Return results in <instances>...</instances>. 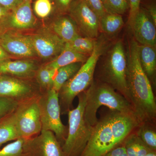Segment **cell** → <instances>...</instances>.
I'll return each mask as SVG.
<instances>
[{"mask_svg": "<svg viewBox=\"0 0 156 156\" xmlns=\"http://www.w3.org/2000/svg\"><path fill=\"white\" fill-rule=\"evenodd\" d=\"M127 57V85L130 102L139 126L154 122L155 98L151 83L140 63L138 43L132 40L128 45Z\"/></svg>", "mask_w": 156, "mask_h": 156, "instance_id": "1", "label": "cell"}, {"mask_svg": "<svg viewBox=\"0 0 156 156\" xmlns=\"http://www.w3.org/2000/svg\"><path fill=\"white\" fill-rule=\"evenodd\" d=\"M139 123L134 115L112 111L98 120L80 156H105L123 144Z\"/></svg>", "mask_w": 156, "mask_h": 156, "instance_id": "2", "label": "cell"}, {"mask_svg": "<svg viewBox=\"0 0 156 156\" xmlns=\"http://www.w3.org/2000/svg\"><path fill=\"white\" fill-rule=\"evenodd\" d=\"M85 92L84 116L87 122L93 127L98 121L96 114L98 109L101 106L107 107L112 111L134 116L131 103L126 98L105 83L93 81Z\"/></svg>", "mask_w": 156, "mask_h": 156, "instance_id": "3", "label": "cell"}, {"mask_svg": "<svg viewBox=\"0 0 156 156\" xmlns=\"http://www.w3.org/2000/svg\"><path fill=\"white\" fill-rule=\"evenodd\" d=\"M104 50L103 44L96 42L93 52L87 61L59 90L58 100L61 115L67 114L73 109V101L76 96L87 90L93 83L95 67Z\"/></svg>", "mask_w": 156, "mask_h": 156, "instance_id": "4", "label": "cell"}, {"mask_svg": "<svg viewBox=\"0 0 156 156\" xmlns=\"http://www.w3.org/2000/svg\"><path fill=\"white\" fill-rule=\"evenodd\" d=\"M77 96V106L69 110L67 114L69 125L67 135L62 146L64 156H80L91 137L94 128L87 122L84 116L86 101L85 91Z\"/></svg>", "mask_w": 156, "mask_h": 156, "instance_id": "5", "label": "cell"}, {"mask_svg": "<svg viewBox=\"0 0 156 156\" xmlns=\"http://www.w3.org/2000/svg\"><path fill=\"white\" fill-rule=\"evenodd\" d=\"M105 58L101 68L100 82L116 90L130 102L126 76L127 57L122 42L116 43Z\"/></svg>", "mask_w": 156, "mask_h": 156, "instance_id": "6", "label": "cell"}, {"mask_svg": "<svg viewBox=\"0 0 156 156\" xmlns=\"http://www.w3.org/2000/svg\"><path fill=\"white\" fill-rule=\"evenodd\" d=\"M42 130L50 131L55 134L61 147L67 135L68 127L62 122L58 92L53 88L39 95L38 99Z\"/></svg>", "mask_w": 156, "mask_h": 156, "instance_id": "7", "label": "cell"}, {"mask_svg": "<svg viewBox=\"0 0 156 156\" xmlns=\"http://www.w3.org/2000/svg\"><path fill=\"white\" fill-rule=\"evenodd\" d=\"M38 97L19 103L14 111L15 126L20 138L28 139L42 131Z\"/></svg>", "mask_w": 156, "mask_h": 156, "instance_id": "8", "label": "cell"}, {"mask_svg": "<svg viewBox=\"0 0 156 156\" xmlns=\"http://www.w3.org/2000/svg\"><path fill=\"white\" fill-rule=\"evenodd\" d=\"M31 80L0 74V97L9 98L19 103L37 97L41 92L38 84L34 85Z\"/></svg>", "mask_w": 156, "mask_h": 156, "instance_id": "9", "label": "cell"}, {"mask_svg": "<svg viewBox=\"0 0 156 156\" xmlns=\"http://www.w3.org/2000/svg\"><path fill=\"white\" fill-rule=\"evenodd\" d=\"M22 156H64L62 147L55 134L42 130L40 134L24 139Z\"/></svg>", "mask_w": 156, "mask_h": 156, "instance_id": "10", "label": "cell"}, {"mask_svg": "<svg viewBox=\"0 0 156 156\" xmlns=\"http://www.w3.org/2000/svg\"><path fill=\"white\" fill-rule=\"evenodd\" d=\"M68 14L75 23L79 30L86 37L94 39L98 34L99 20L83 0H74Z\"/></svg>", "mask_w": 156, "mask_h": 156, "instance_id": "11", "label": "cell"}, {"mask_svg": "<svg viewBox=\"0 0 156 156\" xmlns=\"http://www.w3.org/2000/svg\"><path fill=\"white\" fill-rule=\"evenodd\" d=\"M30 36L36 54L44 60H53L64 49L66 43L50 28L41 29Z\"/></svg>", "mask_w": 156, "mask_h": 156, "instance_id": "12", "label": "cell"}, {"mask_svg": "<svg viewBox=\"0 0 156 156\" xmlns=\"http://www.w3.org/2000/svg\"><path fill=\"white\" fill-rule=\"evenodd\" d=\"M0 46L9 55L30 58L36 55L30 35L7 30L0 36Z\"/></svg>", "mask_w": 156, "mask_h": 156, "instance_id": "13", "label": "cell"}, {"mask_svg": "<svg viewBox=\"0 0 156 156\" xmlns=\"http://www.w3.org/2000/svg\"><path fill=\"white\" fill-rule=\"evenodd\" d=\"M32 1L24 0L10 11L6 20V30H26L33 28L36 19L33 12Z\"/></svg>", "mask_w": 156, "mask_h": 156, "instance_id": "14", "label": "cell"}, {"mask_svg": "<svg viewBox=\"0 0 156 156\" xmlns=\"http://www.w3.org/2000/svg\"><path fill=\"white\" fill-rule=\"evenodd\" d=\"M131 30L137 43L156 48V25L145 9L140 8Z\"/></svg>", "mask_w": 156, "mask_h": 156, "instance_id": "15", "label": "cell"}, {"mask_svg": "<svg viewBox=\"0 0 156 156\" xmlns=\"http://www.w3.org/2000/svg\"><path fill=\"white\" fill-rule=\"evenodd\" d=\"M39 67L32 60L6 59L0 63V74L9 75L21 79L35 78Z\"/></svg>", "mask_w": 156, "mask_h": 156, "instance_id": "16", "label": "cell"}, {"mask_svg": "<svg viewBox=\"0 0 156 156\" xmlns=\"http://www.w3.org/2000/svg\"><path fill=\"white\" fill-rule=\"evenodd\" d=\"M50 28L65 43L71 41L80 36L75 23L66 14H58Z\"/></svg>", "mask_w": 156, "mask_h": 156, "instance_id": "17", "label": "cell"}, {"mask_svg": "<svg viewBox=\"0 0 156 156\" xmlns=\"http://www.w3.org/2000/svg\"><path fill=\"white\" fill-rule=\"evenodd\" d=\"M138 56L143 70L150 81L154 83L156 70L155 48L138 44Z\"/></svg>", "mask_w": 156, "mask_h": 156, "instance_id": "18", "label": "cell"}, {"mask_svg": "<svg viewBox=\"0 0 156 156\" xmlns=\"http://www.w3.org/2000/svg\"><path fill=\"white\" fill-rule=\"evenodd\" d=\"M88 57L87 55L78 53L71 49L65 44L64 49L59 55L45 65L50 68L57 70L59 68L76 62L84 63L87 61Z\"/></svg>", "mask_w": 156, "mask_h": 156, "instance_id": "19", "label": "cell"}, {"mask_svg": "<svg viewBox=\"0 0 156 156\" xmlns=\"http://www.w3.org/2000/svg\"><path fill=\"white\" fill-rule=\"evenodd\" d=\"M19 138L14 112L0 121V149L4 144Z\"/></svg>", "mask_w": 156, "mask_h": 156, "instance_id": "20", "label": "cell"}, {"mask_svg": "<svg viewBox=\"0 0 156 156\" xmlns=\"http://www.w3.org/2000/svg\"><path fill=\"white\" fill-rule=\"evenodd\" d=\"M83 64L76 62L58 68L53 78L52 88L58 92L63 84L77 72Z\"/></svg>", "mask_w": 156, "mask_h": 156, "instance_id": "21", "label": "cell"}, {"mask_svg": "<svg viewBox=\"0 0 156 156\" xmlns=\"http://www.w3.org/2000/svg\"><path fill=\"white\" fill-rule=\"evenodd\" d=\"M122 15L106 13L99 20V27L105 33L113 34L124 25Z\"/></svg>", "mask_w": 156, "mask_h": 156, "instance_id": "22", "label": "cell"}, {"mask_svg": "<svg viewBox=\"0 0 156 156\" xmlns=\"http://www.w3.org/2000/svg\"><path fill=\"white\" fill-rule=\"evenodd\" d=\"M56 71L45 65L39 68L35 78L41 93L53 88V79Z\"/></svg>", "mask_w": 156, "mask_h": 156, "instance_id": "23", "label": "cell"}, {"mask_svg": "<svg viewBox=\"0 0 156 156\" xmlns=\"http://www.w3.org/2000/svg\"><path fill=\"white\" fill-rule=\"evenodd\" d=\"M96 42L93 39L79 36L66 45L78 53L90 55L94 50Z\"/></svg>", "mask_w": 156, "mask_h": 156, "instance_id": "24", "label": "cell"}, {"mask_svg": "<svg viewBox=\"0 0 156 156\" xmlns=\"http://www.w3.org/2000/svg\"><path fill=\"white\" fill-rule=\"evenodd\" d=\"M143 124L138 126L139 129L136 133L140 140L151 150H156V131L148 125Z\"/></svg>", "mask_w": 156, "mask_h": 156, "instance_id": "25", "label": "cell"}, {"mask_svg": "<svg viewBox=\"0 0 156 156\" xmlns=\"http://www.w3.org/2000/svg\"><path fill=\"white\" fill-rule=\"evenodd\" d=\"M103 5L107 13L121 15L129 9L128 0H105Z\"/></svg>", "mask_w": 156, "mask_h": 156, "instance_id": "26", "label": "cell"}, {"mask_svg": "<svg viewBox=\"0 0 156 156\" xmlns=\"http://www.w3.org/2000/svg\"><path fill=\"white\" fill-rule=\"evenodd\" d=\"M35 14L41 19H45L55 12L54 6L50 0H35L33 5Z\"/></svg>", "mask_w": 156, "mask_h": 156, "instance_id": "27", "label": "cell"}, {"mask_svg": "<svg viewBox=\"0 0 156 156\" xmlns=\"http://www.w3.org/2000/svg\"><path fill=\"white\" fill-rule=\"evenodd\" d=\"M24 139L19 138L0 149V156H22Z\"/></svg>", "mask_w": 156, "mask_h": 156, "instance_id": "28", "label": "cell"}, {"mask_svg": "<svg viewBox=\"0 0 156 156\" xmlns=\"http://www.w3.org/2000/svg\"><path fill=\"white\" fill-rule=\"evenodd\" d=\"M19 104L9 98L0 97V121L13 113Z\"/></svg>", "mask_w": 156, "mask_h": 156, "instance_id": "29", "label": "cell"}, {"mask_svg": "<svg viewBox=\"0 0 156 156\" xmlns=\"http://www.w3.org/2000/svg\"><path fill=\"white\" fill-rule=\"evenodd\" d=\"M138 136L136 133L132 132L125 140L123 143L125 150L128 156H136Z\"/></svg>", "mask_w": 156, "mask_h": 156, "instance_id": "30", "label": "cell"}, {"mask_svg": "<svg viewBox=\"0 0 156 156\" xmlns=\"http://www.w3.org/2000/svg\"><path fill=\"white\" fill-rule=\"evenodd\" d=\"M58 14H66L74 0H50Z\"/></svg>", "mask_w": 156, "mask_h": 156, "instance_id": "31", "label": "cell"}, {"mask_svg": "<svg viewBox=\"0 0 156 156\" xmlns=\"http://www.w3.org/2000/svg\"><path fill=\"white\" fill-rule=\"evenodd\" d=\"M92 11L97 15L99 20L107 12L101 0H83Z\"/></svg>", "mask_w": 156, "mask_h": 156, "instance_id": "32", "label": "cell"}, {"mask_svg": "<svg viewBox=\"0 0 156 156\" xmlns=\"http://www.w3.org/2000/svg\"><path fill=\"white\" fill-rule=\"evenodd\" d=\"M128 2L129 4V13L128 24L131 29L134 19L140 9L141 0H128Z\"/></svg>", "mask_w": 156, "mask_h": 156, "instance_id": "33", "label": "cell"}, {"mask_svg": "<svg viewBox=\"0 0 156 156\" xmlns=\"http://www.w3.org/2000/svg\"><path fill=\"white\" fill-rule=\"evenodd\" d=\"M11 10L0 5V36L6 30V20Z\"/></svg>", "mask_w": 156, "mask_h": 156, "instance_id": "34", "label": "cell"}, {"mask_svg": "<svg viewBox=\"0 0 156 156\" xmlns=\"http://www.w3.org/2000/svg\"><path fill=\"white\" fill-rule=\"evenodd\" d=\"M24 0H0V5L9 10L15 9Z\"/></svg>", "mask_w": 156, "mask_h": 156, "instance_id": "35", "label": "cell"}, {"mask_svg": "<svg viewBox=\"0 0 156 156\" xmlns=\"http://www.w3.org/2000/svg\"><path fill=\"white\" fill-rule=\"evenodd\" d=\"M105 156H128L123 144L109 151Z\"/></svg>", "mask_w": 156, "mask_h": 156, "instance_id": "36", "label": "cell"}, {"mask_svg": "<svg viewBox=\"0 0 156 156\" xmlns=\"http://www.w3.org/2000/svg\"><path fill=\"white\" fill-rule=\"evenodd\" d=\"M151 150L138 137L136 156H145L147 153Z\"/></svg>", "mask_w": 156, "mask_h": 156, "instance_id": "37", "label": "cell"}, {"mask_svg": "<svg viewBox=\"0 0 156 156\" xmlns=\"http://www.w3.org/2000/svg\"><path fill=\"white\" fill-rule=\"evenodd\" d=\"M147 11L155 25H156V9L155 5H152L149 7Z\"/></svg>", "mask_w": 156, "mask_h": 156, "instance_id": "38", "label": "cell"}, {"mask_svg": "<svg viewBox=\"0 0 156 156\" xmlns=\"http://www.w3.org/2000/svg\"><path fill=\"white\" fill-rule=\"evenodd\" d=\"M10 58V55L0 46V63Z\"/></svg>", "mask_w": 156, "mask_h": 156, "instance_id": "39", "label": "cell"}, {"mask_svg": "<svg viewBox=\"0 0 156 156\" xmlns=\"http://www.w3.org/2000/svg\"><path fill=\"white\" fill-rule=\"evenodd\" d=\"M145 156H156V151H150Z\"/></svg>", "mask_w": 156, "mask_h": 156, "instance_id": "40", "label": "cell"}, {"mask_svg": "<svg viewBox=\"0 0 156 156\" xmlns=\"http://www.w3.org/2000/svg\"><path fill=\"white\" fill-rule=\"evenodd\" d=\"M101 2H102L103 3H103L104 2H105V0H101Z\"/></svg>", "mask_w": 156, "mask_h": 156, "instance_id": "41", "label": "cell"}]
</instances>
